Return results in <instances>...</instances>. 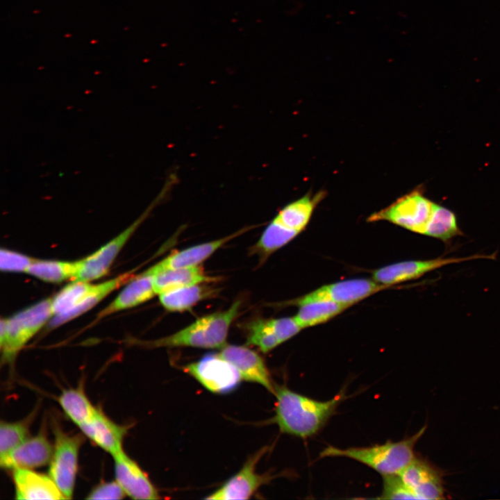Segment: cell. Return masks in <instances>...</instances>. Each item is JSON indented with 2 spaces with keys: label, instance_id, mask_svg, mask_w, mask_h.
Instances as JSON below:
<instances>
[{
  "label": "cell",
  "instance_id": "6da1fadb",
  "mask_svg": "<svg viewBox=\"0 0 500 500\" xmlns=\"http://www.w3.org/2000/svg\"><path fill=\"white\" fill-rule=\"evenodd\" d=\"M274 394L276 401L272 422L282 433L303 439L317 433L346 397L342 390L330 400L318 401L276 384Z\"/></svg>",
  "mask_w": 500,
  "mask_h": 500
},
{
  "label": "cell",
  "instance_id": "7a4b0ae2",
  "mask_svg": "<svg viewBox=\"0 0 500 500\" xmlns=\"http://www.w3.org/2000/svg\"><path fill=\"white\" fill-rule=\"evenodd\" d=\"M241 305V301L237 300L228 309L199 318L172 335L150 341H138V344L149 348L222 349L226 345L229 328L238 317Z\"/></svg>",
  "mask_w": 500,
  "mask_h": 500
},
{
  "label": "cell",
  "instance_id": "3957f363",
  "mask_svg": "<svg viewBox=\"0 0 500 500\" xmlns=\"http://www.w3.org/2000/svg\"><path fill=\"white\" fill-rule=\"evenodd\" d=\"M427 428L424 425L411 437L398 442L388 440L370 447L340 449L328 446L320 458L345 457L361 462L382 476L399 474L415 458L414 449Z\"/></svg>",
  "mask_w": 500,
  "mask_h": 500
},
{
  "label": "cell",
  "instance_id": "277c9868",
  "mask_svg": "<svg viewBox=\"0 0 500 500\" xmlns=\"http://www.w3.org/2000/svg\"><path fill=\"white\" fill-rule=\"evenodd\" d=\"M51 299H44L10 318L1 319L2 362L11 364L28 341L53 317Z\"/></svg>",
  "mask_w": 500,
  "mask_h": 500
},
{
  "label": "cell",
  "instance_id": "5b68a950",
  "mask_svg": "<svg viewBox=\"0 0 500 500\" xmlns=\"http://www.w3.org/2000/svg\"><path fill=\"white\" fill-rule=\"evenodd\" d=\"M435 203L417 188L369 217L368 222L387 221L415 233L424 235Z\"/></svg>",
  "mask_w": 500,
  "mask_h": 500
},
{
  "label": "cell",
  "instance_id": "8992f818",
  "mask_svg": "<svg viewBox=\"0 0 500 500\" xmlns=\"http://www.w3.org/2000/svg\"><path fill=\"white\" fill-rule=\"evenodd\" d=\"M55 443L49 475L66 499L72 498L78 472V452L83 442L81 434H69L53 426Z\"/></svg>",
  "mask_w": 500,
  "mask_h": 500
},
{
  "label": "cell",
  "instance_id": "52a82bcc",
  "mask_svg": "<svg viewBox=\"0 0 500 500\" xmlns=\"http://www.w3.org/2000/svg\"><path fill=\"white\" fill-rule=\"evenodd\" d=\"M169 193V190L163 187L151 204L134 222L92 254L80 260V266L74 281L90 282L107 274L112 263L128 240L152 209Z\"/></svg>",
  "mask_w": 500,
  "mask_h": 500
},
{
  "label": "cell",
  "instance_id": "ba28073f",
  "mask_svg": "<svg viewBox=\"0 0 500 500\" xmlns=\"http://www.w3.org/2000/svg\"><path fill=\"white\" fill-rule=\"evenodd\" d=\"M185 370L206 389L216 394L233 391L242 380L237 369L218 353L206 354L185 366Z\"/></svg>",
  "mask_w": 500,
  "mask_h": 500
},
{
  "label": "cell",
  "instance_id": "9c48e42d",
  "mask_svg": "<svg viewBox=\"0 0 500 500\" xmlns=\"http://www.w3.org/2000/svg\"><path fill=\"white\" fill-rule=\"evenodd\" d=\"M392 286L373 279L356 278L323 285L293 301L297 306L317 301H330L353 306L358 301Z\"/></svg>",
  "mask_w": 500,
  "mask_h": 500
},
{
  "label": "cell",
  "instance_id": "30bf717a",
  "mask_svg": "<svg viewBox=\"0 0 500 500\" xmlns=\"http://www.w3.org/2000/svg\"><path fill=\"white\" fill-rule=\"evenodd\" d=\"M480 258L494 259V255H474L467 257H440L423 260H406L391 264L374 271L372 279L392 286L417 279L424 274L444 266Z\"/></svg>",
  "mask_w": 500,
  "mask_h": 500
},
{
  "label": "cell",
  "instance_id": "8fae6325",
  "mask_svg": "<svg viewBox=\"0 0 500 500\" xmlns=\"http://www.w3.org/2000/svg\"><path fill=\"white\" fill-rule=\"evenodd\" d=\"M267 450V447L262 448L249 457L238 473L205 499H249L269 479L268 476L259 474L256 471L257 463Z\"/></svg>",
  "mask_w": 500,
  "mask_h": 500
},
{
  "label": "cell",
  "instance_id": "7c38bea8",
  "mask_svg": "<svg viewBox=\"0 0 500 500\" xmlns=\"http://www.w3.org/2000/svg\"><path fill=\"white\" fill-rule=\"evenodd\" d=\"M115 481L126 495L134 499H159L160 496L147 474L123 451L112 456Z\"/></svg>",
  "mask_w": 500,
  "mask_h": 500
},
{
  "label": "cell",
  "instance_id": "4fadbf2b",
  "mask_svg": "<svg viewBox=\"0 0 500 500\" xmlns=\"http://www.w3.org/2000/svg\"><path fill=\"white\" fill-rule=\"evenodd\" d=\"M218 354L237 369L242 379L258 383L274 393L275 384L264 360L258 353L244 346L226 345Z\"/></svg>",
  "mask_w": 500,
  "mask_h": 500
},
{
  "label": "cell",
  "instance_id": "5bb4252c",
  "mask_svg": "<svg viewBox=\"0 0 500 500\" xmlns=\"http://www.w3.org/2000/svg\"><path fill=\"white\" fill-rule=\"evenodd\" d=\"M53 452L47 434L40 431L28 437L6 456L0 458V465L6 469H35L49 464Z\"/></svg>",
  "mask_w": 500,
  "mask_h": 500
},
{
  "label": "cell",
  "instance_id": "9a60e30c",
  "mask_svg": "<svg viewBox=\"0 0 500 500\" xmlns=\"http://www.w3.org/2000/svg\"><path fill=\"white\" fill-rule=\"evenodd\" d=\"M251 227L244 228L218 240L197 244L176 251L156 263L145 272L152 276L169 269L199 266L226 243L247 232Z\"/></svg>",
  "mask_w": 500,
  "mask_h": 500
},
{
  "label": "cell",
  "instance_id": "2e32d148",
  "mask_svg": "<svg viewBox=\"0 0 500 500\" xmlns=\"http://www.w3.org/2000/svg\"><path fill=\"white\" fill-rule=\"evenodd\" d=\"M83 434L112 456L123 451L127 427L119 425L97 408L93 417L79 426Z\"/></svg>",
  "mask_w": 500,
  "mask_h": 500
},
{
  "label": "cell",
  "instance_id": "e0dca14e",
  "mask_svg": "<svg viewBox=\"0 0 500 500\" xmlns=\"http://www.w3.org/2000/svg\"><path fill=\"white\" fill-rule=\"evenodd\" d=\"M12 479L17 499H66L49 475L18 468L12 470Z\"/></svg>",
  "mask_w": 500,
  "mask_h": 500
},
{
  "label": "cell",
  "instance_id": "ac0fdd59",
  "mask_svg": "<svg viewBox=\"0 0 500 500\" xmlns=\"http://www.w3.org/2000/svg\"><path fill=\"white\" fill-rule=\"evenodd\" d=\"M156 294L153 284V276L143 272L133 277L118 296L97 315L99 319L120 310L142 304Z\"/></svg>",
  "mask_w": 500,
  "mask_h": 500
},
{
  "label": "cell",
  "instance_id": "d6986e66",
  "mask_svg": "<svg viewBox=\"0 0 500 500\" xmlns=\"http://www.w3.org/2000/svg\"><path fill=\"white\" fill-rule=\"evenodd\" d=\"M133 277L132 273L126 272L99 284L93 285L88 294L77 306L65 312L53 316L49 320V328H56L85 313L115 290L124 283H128Z\"/></svg>",
  "mask_w": 500,
  "mask_h": 500
},
{
  "label": "cell",
  "instance_id": "ffe728a7",
  "mask_svg": "<svg viewBox=\"0 0 500 500\" xmlns=\"http://www.w3.org/2000/svg\"><path fill=\"white\" fill-rule=\"evenodd\" d=\"M219 278L205 274L199 266L169 269L153 276L156 294L186 286L216 282Z\"/></svg>",
  "mask_w": 500,
  "mask_h": 500
},
{
  "label": "cell",
  "instance_id": "44dd1931",
  "mask_svg": "<svg viewBox=\"0 0 500 500\" xmlns=\"http://www.w3.org/2000/svg\"><path fill=\"white\" fill-rule=\"evenodd\" d=\"M324 196L323 191L314 195H304L285 205L274 219L285 227L300 233L308 224L315 207Z\"/></svg>",
  "mask_w": 500,
  "mask_h": 500
},
{
  "label": "cell",
  "instance_id": "7402d4cb",
  "mask_svg": "<svg viewBox=\"0 0 500 500\" xmlns=\"http://www.w3.org/2000/svg\"><path fill=\"white\" fill-rule=\"evenodd\" d=\"M218 289L206 283L197 284L169 290L159 294L162 306L169 312L188 310L201 301L213 297Z\"/></svg>",
  "mask_w": 500,
  "mask_h": 500
},
{
  "label": "cell",
  "instance_id": "603a6c76",
  "mask_svg": "<svg viewBox=\"0 0 500 500\" xmlns=\"http://www.w3.org/2000/svg\"><path fill=\"white\" fill-rule=\"evenodd\" d=\"M298 234V232L285 227L273 219L267 224L257 242L251 247L250 253L258 256L260 262H264Z\"/></svg>",
  "mask_w": 500,
  "mask_h": 500
},
{
  "label": "cell",
  "instance_id": "cb8c5ba5",
  "mask_svg": "<svg viewBox=\"0 0 500 500\" xmlns=\"http://www.w3.org/2000/svg\"><path fill=\"white\" fill-rule=\"evenodd\" d=\"M58 401L65 415L78 426L88 422L97 409L81 387L64 390Z\"/></svg>",
  "mask_w": 500,
  "mask_h": 500
},
{
  "label": "cell",
  "instance_id": "d4e9b609",
  "mask_svg": "<svg viewBox=\"0 0 500 500\" xmlns=\"http://www.w3.org/2000/svg\"><path fill=\"white\" fill-rule=\"evenodd\" d=\"M79 266V260L67 262L34 259L26 273L46 282L58 283L67 279L74 281Z\"/></svg>",
  "mask_w": 500,
  "mask_h": 500
},
{
  "label": "cell",
  "instance_id": "484cf974",
  "mask_svg": "<svg viewBox=\"0 0 500 500\" xmlns=\"http://www.w3.org/2000/svg\"><path fill=\"white\" fill-rule=\"evenodd\" d=\"M349 306L330 301H317L299 306L294 317L301 328L324 323L341 313Z\"/></svg>",
  "mask_w": 500,
  "mask_h": 500
},
{
  "label": "cell",
  "instance_id": "4316f807",
  "mask_svg": "<svg viewBox=\"0 0 500 500\" xmlns=\"http://www.w3.org/2000/svg\"><path fill=\"white\" fill-rule=\"evenodd\" d=\"M461 234L455 213L435 203L424 235L447 242Z\"/></svg>",
  "mask_w": 500,
  "mask_h": 500
},
{
  "label": "cell",
  "instance_id": "83f0119b",
  "mask_svg": "<svg viewBox=\"0 0 500 500\" xmlns=\"http://www.w3.org/2000/svg\"><path fill=\"white\" fill-rule=\"evenodd\" d=\"M35 414V411H33L28 417L18 422H1L0 458L6 456L30 437V425Z\"/></svg>",
  "mask_w": 500,
  "mask_h": 500
},
{
  "label": "cell",
  "instance_id": "f1b7e54d",
  "mask_svg": "<svg viewBox=\"0 0 500 500\" xmlns=\"http://www.w3.org/2000/svg\"><path fill=\"white\" fill-rule=\"evenodd\" d=\"M94 284L89 281H72L51 299L53 316L65 312L77 306L88 294Z\"/></svg>",
  "mask_w": 500,
  "mask_h": 500
},
{
  "label": "cell",
  "instance_id": "f546056e",
  "mask_svg": "<svg viewBox=\"0 0 500 500\" xmlns=\"http://www.w3.org/2000/svg\"><path fill=\"white\" fill-rule=\"evenodd\" d=\"M399 474L403 483L414 494L418 488L442 474L428 461L415 456Z\"/></svg>",
  "mask_w": 500,
  "mask_h": 500
},
{
  "label": "cell",
  "instance_id": "4dcf8cb0",
  "mask_svg": "<svg viewBox=\"0 0 500 500\" xmlns=\"http://www.w3.org/2000/svg\"><path fill=\"white\" fill-rule=\"evenodd\" d=\"M247 330V344L256 346L263 353H268L280 345L267 319H260L250 322Z\"/></svg>",
  "mask_w": 500,
  "mask_h": 500
},
{
  "label": "cell",
  "instance_id": "1f68e13d",
  "mask_svg": "<svg viewBox=\"0 0 500 500\" xmlns=\"http://www.w3.org/2000/svg\"><path fill=\"white\" fill-rule=\"evenodd\" d=\"M383 490L378 499H416L413 492L403 483L399 474L383 476Z\"/></svg>",
  "mask_w": 500,
  "mask_h": 500
},
{
  "label": "cell",
  "instance_id": "d6a6232c",
  "mask_svg": "<svg viewBox=\"0 0 500 500\" xmlns=\"http://www.w3.org/2000/svg\"><path fill=\"white\" fill-rule=\"evenodd\" d=\"M267 322L280 344L296 335L302 329L294 317L268 319Z\"/></svg>",
  "mask_w": 500,
  "mask_h": 500
},
{
  "label": "cell",
  "instance_id": "836d02e7",
  "mask_svg": "<svg viewBox=\"0 0 500 500\" xmlns=\"http://www.w3.org/2000/svg\"><path fill=\"white\" fill-rule=\"evenodd\" d=\"M33 260L34 258L8 249L0 251V268L4 272H26Z\"/></svg>",
  "mask_w": 500,
  "mask_h": 500
},
{
  "label": "cell",
  "instance_id": "e575fe53",
  "mask_svg": "<svg viewBox=\"0 0 500 500\" xmlns=\"http://www.w3.org/2000/svg\"><path fill=\"white\" fill-rule=\"evenodd\" d=\"M125 495V492L115 481L99 483L90 492L86 499H122Z\"/></svg>",
  "mask_w": 500,
  "mask_h": 500
},
{
  "label": "cell",
  "instance_id": "d590c367",
  "mask_svg": "<svg viewBox=\"0 0 500 500\" xmlns=\"http://www.w3.org/2000/svg\"><path fill=\"white\" fill-rule=\"evenodd\" d=\"M414 494L416 499H442L444 498V488L442 474L434 477L426 483L418 488Z\"/></svg>",
  "mask_w": 500,
  "mask_h": 500
}]
</instances>
